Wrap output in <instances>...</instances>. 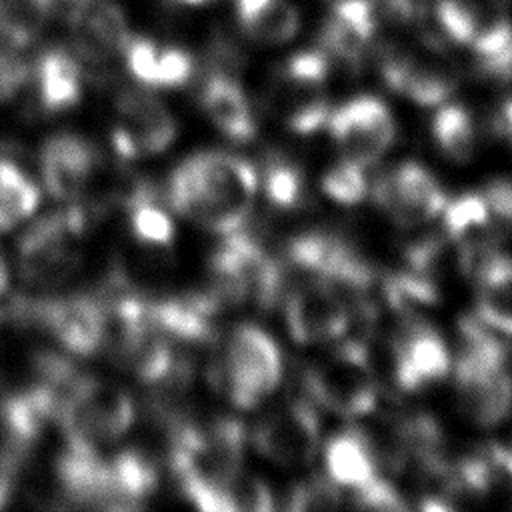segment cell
<instances>
[{
  "label": "cell",
  "mask_w": 512,
  "mask_h": 512,
  "mask_svg": "<svg viewBox=\"0 0 512 512\" xmlns=\"http://www.w3.org/2000/svg\"><path fill=\"white\" fill-rule=\"evenodd\" d=\"M282 298L288 334L298 344L332 342L344 336L352 322L346 300L322 278L296 280Z\"/></svg>",
  "instance_id": "13"
},
{
  "label": "cell",
  "mask_w": 512,
  "mask_h": 512,
  "mask_svg": "<svg viewBox=\"0 0 512 512\" xmlns=\"http://www.w3.org/2000/svg\"><path fill=\"white\" fill-rule=\"evenodd\" d=\"M40 202L36 182L12 160L0 158V232L26 220Z\"/></svg>",
  "instance_id": "30"
},
{
  "label": "cell",
  "mask_w": 512,
  "mask_h": 512,
  "mask_svg": "<svg viewBox=\"0 0 512 512\" xmlns=\"http://www.w3.org/2000/svg\"><path fill=\"white\" fill-rule=\"evenodd\" d=\"M320 186L322 192L340 206H356L370 194L366 168L344 156L322 174Z\"/></svg>",
  "instance_id": "32"
},
{
  "label": "cell",
  "mask_w": 512,
  "mask_h": 512,
  "mask_svg": "<svg viewBox=\"0 0 512 512\" xmlns=\"http://www.w3.org/2000/svg\"><path fill=\"white\" fill-rule=\"evenodd\" d=\"M454 384L462 412L478 426H498L512 408L510 354L500 336L476 316L460 322Z\"/></svg>",
  "instance_id": "3"
},
{
  "label": "cell",
  "mask_w": 512,
  "mask_h": 512,
  "mask_svg": "<svg viewBox=\"0 0 512 512\" xmlns=\"http://www.w3.org/2000/svg\"><path fill=\"white\" fill-rule=\"evenodd\" d=\"M378 30L374 0H334L324 28L326 52L356 64Z\"/></svg>",
  "instance_id": "22"
},
{
  "label": "cell",
  "mask_w": 512,
  "mask_h": 512,
  "mask_svg": "<svg viewBox=\"0 0 512 512\" xmlns=\"http://www.w3.org/2000/svg\"><path fill=\"white\" fill-rule=\"evenodd\" d=\"M122 56L128 72L150 88L184 86L194 70V62L186 50L178 46H158L154 40L142 36H130Z\"/></svg>",
  "instance_id": "23"
},
{
  "label": "cell",
  "mask_w": 512,
  "mask_h": 512,
  "mask_svg": "<svg viewBox=\"0 0 512 512\" xmlns=\"http://www.w3.org/2000/svg\"><path fill=\"white\" fill-rule=\"evenodd\" d=\"M482 196L486 198V204L498 222L512 224V178L510 176L490 180Z\"/></svg>",
  "instance_id": "37"
},
{
  "label": "cell",
  "mask_w": 512,
  "mask_h": 512,
  "mask_svg": "<svg viewBox=\"0 0 512 512\" xmlns=\"http://www.w3.org/2000/svg\"><path fill=\"white\" fill-rule=\"evenodd\" d=\"M442 234L462 252L464 270L494 248V224L498 222L486 204L482 192H464L446 200L442 212Z\"/></svg>",
  "instance_id": "21"
},
{
  "label": "cell",
  "mask_w": 512,
  "mask_h": 512,
  "mask_svg": "<svg viewBox=\"0 0 512 512\" xmlns=\"http://www.w3.org/2000/svg\"><path fill=\"white\" fill-rule=\"evenodd\" d=\"M432 136L452 162L464 164L476 154V126L468 108L456 102H442L432 116Z\"/></svg>",
  "instance_id": "29"
},
{
  "label": "cell",
  "mask_w": 512,
  "mask_h": 512,
  "mask_svg": "<svg viewBox=\"0 0 512 512\" xmlns=\"http://www.w3.org/2000/svg\"><path fill=\"white\" fill-rule=\"evenodd\" d=\"M98 162L90 142L68 132L56 134L44 142L40 152L44 188L58 200H74L90 186Z\"/></svg>",
  "instance_id": "19"
},
{
  "label": "cell",
  "mask_w": 512,
  "mask_h": 512,
  "mask_svg": "<svg viewBox=\"0 0 512 512\" xmlns=\"http://www.w3.org/2000/svg\"><path fill=\"white\" fill-rule=\"evenodd\" d=\"M54 420L64 432L66 446L100 450L128 432L134 422V402L112 382L76 376Z\"/></svg>",
  "instance_id": "6"
},
{
  "label": "cell",
  "mask_w": 512,
  "mask_h": 512,
  "mask_svg": "<svg viewBox=\"0 0 512 512\" xmlns=\"http://www.w3.org/2000/svg\"><path fill=\"white\" fill-rule=\"evenodd\" d=\"M326 128L342 156L364 168L380 160L396 140L392 110L372 94H358L334 108Z\"/></svg>",
  "instance_id": "10"
},
{
  "label": "cell",
  "mask_w": 512,
  "mask_h": 512,
  "mask_svg": "<svg viewBox=\"0 0 512 512\" xmlns=\"http://www.w3.org/2000/svg\"><path fill=\"white\" fill-rule=\"evenodd\" d=\"M86 218L70 206L34 222L18 240V270L32 286H58L76 274L82 262Z\"/></svg>",
  "instance_id": "9"
},
{
  "label": "cell",
  "mask_w": 512,
  "mask_h": 512,
  "mask_svg": "<svg viewBox=\"0 0 512 512\" xmlns=\"http://www.w3.org/2000/svg\"><path fill=\"white\" fill-rule=\"evenodd\" d=\"M176 2L186 4V6H202V4H206V2H210V0H176Z\"/></svg>",
  "instance_id": "41"
},
{
  "label": "cell",
  "mask_w": 512,
  "mask_h": 512,
  "mask_svg": "<svg viewBox=\"0 0 512 512\" xmlns=\"http://www.w3.org/2000/svg\"><path fill=\"white\" fill-rule=\"evenodd\" d=\"M340 504V488L328 478H308L296 484L290 492L288 508L292 510H326Z\"/></svg>",
  "instance_id": "35"
},
{
  "label": "cell",
  "mask_w": 512,
  "mask_h": 512,
  "mask_svg": "<svg viewBox=\"0 0 512 512\" xmlns=\"http://www.w3.org/2000/svg\"><path fill=\"white\" fill-rule=\"evenodd\" d=\"M210 272L214 276L212 290L222 302L268 310L286 292L288 274L284 262L242 228L224 234V240L210 256Z\"/></svg>",
  "instance_id": "4"
},
{
  "label": "cell",
  "mask_w": 512,
  "mask_h": 512,
  "mask_svg": "<svg viewBox=\"0 0 512 512\" xmlns=\"http://www.w3.org/2000/svg\"><path fill=\"white\" fill-rule=\"evenodd\" d=\"M122 204L128 212V226L132 236L148 246H168L174 240V222L164 210L152 190L138 182L126 190Z\"/></svg>",
  "instance_id": "28"
},
{
  "label": "cell",
  "mask_w": 512,
  "mask_h": 512,
  "mask_svg": "<svg viewBox=\"0 0 512 512\" xmlns=\"http://www.w3.org/2000/svg\"><path fill=\"white\" fill-rule=\"evenodd\" d=\"M330 72L326 50L292 54L266 94L268 112L294 134H314L326 128L332 112L324 84Z\"/></svg>",
  "instance_id": "8"
},
{
  "label": "cell",
  "mask_w": 512,
  "mask_h": 512,
  "mask_svg": "<svg viewBox=\"0 0 512 512\" xmlns=\"http://www.w3.org/2000/svg\"><path fill=\"white\" fill-rule=\"evenodd\" d=\"M176 132L172 112L154 94L132 88L116 98L110 140L120 158L138 160L160 154L174 142Z\"/></svg>",
  "instance_id": "12"
},
{
  "label": "cell",
  "mask_w": 512,
  "mask_h": 512,
  "mask_svg": "<svg viewBox=\"0 0 512 512\" xmlns=\"http://www.w3.org/2000/svg\"><path fill=\"white\" fill-rule=\"evenodd\" d=\"M498 128L512 142V98L504 100L498 110Z\"/></svg>",
  "instance_id": "38"
},
{
  "label": "cell",
  "mask_w": 512,
  "mask_h": 512,
  "mask_svg": "<svg viewBox=\"0 0 512 512\" xmlns=\"http://www.w3.org/2000/svg\"><path fill=\"white\" fill-rule=\"evenodd\" d=\"M482 6L478 0H438L434 16L446 38L466 46L472 42Z\"/></svg>",
  "instance_id": "33"
},
{
  "label": "cell",
  "mask_w": 512,
  "mask_h": 512,
  "mask_svg": "<svg viewBox=\"0 0 512 512\" xmlns=\"http://www.w3.org/2000/svg\"><path fill=\"white\" fill-rule=\"evenodd\" d=\"M28 318L48 332L62 350L92 356L104 342V302L86 294L30 302Z\"/></svg>",
  "instance_id": "15"
},
{
  "label": "cell",
  "mask_w": 512,
  "mask_h": 512,
  "mask_svg": "<svg viewBox=\"0 0 512 512\" xmlns=\"http://www.w3.org/2000/svg\"><path fill=\"white\" fill-rule=\"evenodd\" d=\"M378 456L372 440L358 428L334 434L324 446L326 476L338 486L352 492L364 488L380 476Z\"/></svg>",
  "instance_id": "24"
},
{
  "label": "cell",
  "mask_w": 512,
  "mask_h": 512,
  "mask_svg": "<svg viewBox=\"0 0 512 512\" xmlns=\"http://www.w3.org/2000/svg\"><path fill=\"white\" fill-rule=\"evenodd\" d=\"M64 16L76 50L90 62L122 56L132 36L124 12L110 0H78Z\"/></svg>",
  "instance_id": "18"
},
{
  "label": "cell",
  "mask_w": 512,
  "mask_h": 512,
  "mask_svg": "<svg viewBox=\"0 0 512 512\" xmlns=\"http://www.w3.org/2000/svg\"><path fill=\"white\" fill-rule=\"evenodd\" d=\"M226 506H228V512L230 510L266 512L274 508V496L268 484L260 476L246 474L242 470L226 490Z\"/></svg>",
  "instance_id": "34"
},
{
  "label": "cell",
  "mask_w": 512,
  "mask_h": 512,
  "mask_svg": "<svg viewBox=\"0 0 512 512\" xmlns=\"http://www.w3.org/2000/svg\"><path fill=\"white\" fill-rule=\"evenodd\" d=\"M388 88L418 106H440L456 90L454 68L438 54L394 50L382 62Z\"/></svg>",
  "instance_id": "17"
},
{
  "label": "cell",
  "mask_w": 512,
  "mask_h": 512,
  "mask_svg": "<svg viewBox=\"0 0 512 512\" xmlns=\"http://www.w3.org/2000/svg\"><path fill=\"white\" fill-rule=\"evenodd\" d=\"M468 272L476 284L474 316L498 336L512 338V256L492 248Z\"/></svg>",
  "instance_id": "20"
},
{
  "label": "cell",
  "mask_w": 512,
  "mask_h": 512,
  "mask_svg": "<svg viewBox=\"0 0 512 512\" xmlns=\"http://www.w3.org/2000/svg\"><path fill=\"white\" fill-rule=\"evenodd\" d=\"M200 106L208 120L232 142H250L258 132L242 86L226 74H214L202 84Z\"/></svg>",
  "instance_id": "25"
},
{
  "label": "cell",
  "mask_w": 512,
  "mask_h": 512,
  "mask_svg": "<svg viewBox=\"0 0 512 512\" xmlns=\"http://www.w3.org/2000/svg\"><path fill=\"white\" fill-rule=\"evenodd\" d=\"M242 30L260 44L290 42L300 28V12L290 0H234Z\"/></svg>",
  "instance_id": "27"
},
{
  "label": "cell",
  "mask_w": 512,
  "mask_h": 512,
  "mask_svg": "<svg viewBox=\"0 0 512 512\" xmlns=\"http://www.w3.org/2000/svg\"><path fill=\"white\" fill-rule=\"evenodd\" d=\"M36 96L44 112H66L82 96L78 62L64 50H48L36 66Z\"/></svg>",
  "instance_id": "26"
},
{
  "label": "cell",
  "mask_w": 512,
  "mask_h": 512,
  "mask_svg": "<svg viewBox=\"0 0 512 512\" xmlns=\"http://www.w3.org/2000/svg\"><path fill=\"white\" fill-rule=\"evenodd\" d=\"M392 370L398 388L418 392L448 376L452 358L444 338L424 320L404 316L392 340Z\"/></svg>",
  "instance_id": "16"
},
{
  "label": "cell",
  "mask_w": 512,
  "mask_h": 512,
  "mask_svg": "<svg viewBox=\"0 0 512 512\" xmlns=\"http://www.w3.org/2000/svg\"><path fill=\"white\" fill-rule=\"evenodd\" d=\"M8 284H10L8 268H6V262H4L2 252H0V302H2V296L6 294V290H8Z\"/></svg>",
  "instance_id": "40"
},
{
  "label": "cell",
  "mask_w": 512,
  "mask_h": 512,
  "mask_svg": "<svg viewBox=\"0 0 512 512\" xmlns=\"http://www.w3.org/2000/svg\"><path fill=\"white\" fill-rule=\"evenodd\" d=\"M244 446L246 432L236 418L176 422L170 436V468L182 494L200 510L228 512L226 490L242 472Z\"/></svg>",
  "instance_id": "2"
},
{
  "label": "cell",
  "mask_w": 512,
  "mask_h": 512,
  "mask_svg": "<svg viewBox=\"0 0 512 512\" xmlns=\"http://www.w3.org/2000/svg\"><path fill=\"white\" fill-rule=\"evenodd\" d=\"M256 450L278 466H304L320 446V418L306 398H290L268 412L254 428Z\"/></svg>",
  "instance_id": "14"
},
{
  "label": "cell",
  "mask_w": 512,
  "mask_h": 512,
  "mask_svg": "<svg viewBox=\"0 0 512 512\" xmlns=\"http://www.w3.org/2000/svg\"><path fill=\"white\" fill-rule=\"evenodd\" d=\"M352 494H354V502L360 508H372V510H404V508H408V504L402 500L398 490L382 476H378L376 480H372L370 484H366L364 488H360Z\"/></svg>",
  "instance_id": "36"
},
{
  "label": "cell",
  "mask_w": 512,
  "mask_h": 512,
  "mask_svg": "<svg viewBox=\"0 0 512 512\" xmlns=\"http://www.w3.org/2000/svg\"><path fill=\"white\" fill-rule=\"evenodd\" d=\"M492 452L500 464V470L504 474V478L512 484V448H504L498 444H492Z\"/></svg>",
  "instance_id": "39"
},
{
  "label": "cell",
  "mask_w": 512,
  "mask_h": 512,
  "mask_svg": "<svg viewBox=\"0 0 512 512\" xmlns=\"http://www.w3.org/2000/svg\"><path fill=\"white\" fill-rule=\"evenodd\" d=\"M370 194L378 210L402 228L432 222L448 200L438 178L414 160H404L384 172L372 184Z\"/></svg>",
  "instance_id": "11"
},
{
  "label": "cell",
  "mask_w": 512,
  "mask_h": 512,
  "mask_svg": "<svg viewBox=\"0 0 512 512\" xmlns=\"http://www.w3.org/2000/svg\"><path fill=\"white\" fill-rule=\"evenodd\" d=\"M260 176L256 168L220 150L184 158L168 178V202L182 218L214 234H230L250 216Z\"/></svg>",
  "instance_id": "1"
},
{
  "label": "cell",
  "mask_w": 512,
  "mask_h": 512,
  "mask_svg": "<svg viewBox=\"0 0 512 512\" xmlns=\"http://www.w3.org/2000/svg\"><path fill=\"white\" fill-rule=\"evenodd\" d=\"M304 388L324 410L358 418L370 414L380 398V384L366 346L344 342L304 372Z\"/></svg>",
  "instance_id": "7"
},
{
  "label": "cell",
  "mask_w": 512,
  "mask_h": 512,
  "mask_svg": "<svg viewBox=\"0 0 512 512\" xmlns=\"http://www.w3.org/2000/svg\"><path fill=\"white\" fill-rule=\"evenodd\" d=\"M282 354L274 338L254 324H240L210 366V382L238 408H254L276 390Z\"/></svg>",
  "instance_id": "5"
},
{
  "label": "cell",
  "mask_w": 512,
  "mask_h": 512,
  "mask_svg": "<svg viewBox=\"0 0 512 512\" xmlns=\"http://www.w3.org/2000/svg\"><path fill=\"white\" fill-rule=\"evenodd\" d=\"M262 188L272 208L294 210L300 206L306 192L304 172L294 160L286 156H272L262 172Z\"/></svg>",
  "instance_id": "31"
}]
</instances>
